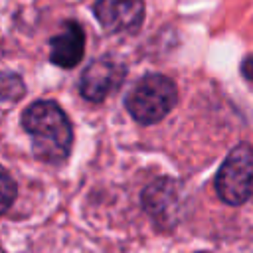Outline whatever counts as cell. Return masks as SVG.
Instances as JSON below:
<instances>
[{"mask_svg":"<svg viewBox=\"0 0 253 253\" xmlns=\"http://www.w3.org/2000/svg\"><path fill=\"white\" fill-rule=\"evenodd\" d=\"M22 125L30 132L34 154L49 164H59L71 150V125L65 113L51 101H38L22 115Z\"/></svg>","mask_w":253,"mask_h":253,"instance_id":"cell-1","label":"cell"},{"mask_svg":"<svg viewBox=\"0 0 253 253\" xmlns=\"http://www.w3.org/2000/svg\"><path fill=\"white\" fill-rule=\"evenodd\" d=\"M178 93L174 83L164 75H146L126 97L128 113L142 125H152L164 119L176 105Z\"/></svg>","mask_w":253,"mask_h":253,"instance_id":"cell-2","label":"cell"},{"mask_svg":"<svg viewBox=\"0 0 253 253\" xmlns=\"http://www.w3.org/2000/svg\"><path fill=\"white\" fill-rule=\"evenodd\" d=\"M215 190L229 206L249 200L253 192V148L249 144H237L227 154L215 176Z\"/></svg>","mask_w":253,"mask_h":253,"instance_id":"cell-3","label":"cell"},{"mask_svg":"<svg viewBox=\"0 0 253 253\" xmlns=\"http://www.w3.org/2000/svg\"><path fill=\"white\" fill-rule=\"evenodd\" d=\"M125 79V67L111 59V57H99L93 63L87 65V69L81 75V95L89 101H103L107 95L117 91Z\"/></svg>","mask_w":253,"mask_h":253,"instance_id":"cell-4","label":"cell"},{"mask_svg":"<svg viewBox=\"0 0 253 253\" xmlns=\"http://www.w3.org/2000/svg\"><path fill=\"white\" fill-rule=\"evenodd\" d=\"M95 16L107 32H132L142 24V0H97Z\"/></svg>","mask_w":253,"mask_h":253,"instance_id":"cell-5","label":"cell"},{"mask_svg":"<svg viewBox=\"0 0 253 253\" xmlns=\"http://www.w3.org/2000/svg\"><path fill=\"white\" fill-rule=\"evenodd\" d=\"M85 34L83 28L75 22H67L59 34H55L49 42V59L59 67H75L83 57Z\"/></svg>","mask_w":253,"mask_h":253,"instance_id":"cell-6","label":"cell"},{"mask_svg":"<svg viewBox=\"0 0 253 253\" xmlns=\"http://www.w3.org/2000/svg\"><path fill=\"white\" fill-rule=\"evenodd\" d=\"M178 188L172 180H156L144 192V208L160 223H172L178 210Z\"/></svg>","mask_w":253,"mask_h":253,"instance_id":"cell-7","label":"cell"},{"mask_svg":"<svg viewBox=\"0 0 253 253\" xmlns=\"http://www.w3.org/2000/svg\"><path fill=\"white\" fill-rule=\"evenodd\" d=\"M24 95V83L14 73H0V101H18Z\"/></svg>","mask_w":253,"mask_h":253,"instance_id":"cell-8","label":"cell"},{"mask_svg":"<svg viewBox=\"0 0 253 253\" xmlns=\"http://www.w3.org/2000/svg\"><path fill=\"white\" fill-rule=\"evenodd\" d=\"M14 198H16V184L12 176L4 168H0V213H4L12 206Z\"/></svg>","mask_w":253,"mask_h":253,"instance_id":"cell-9","label":"cell"},{"mask_svg":"<svg viewBox=\"0 0 253 253\" xmlns=\"http://www.w3.org/2000/svg\"><path fill=\"white\" fill-rule=\"evenodd\" d=\"M241 73H243L245 79H249V81L253 83V55H247V57L243 59V63H241Z\"/></svg>","mask_w":253,"mask_h":253,"instance_id":"cell-10","label":"cell"},{"mask_svg":"<svg viewBox=\"0 0 253 253\" xmlns=\"http://www.w3.org/2000/svg\"><path fill=\"white\" fill-rule=\"evenodd\" d=\"M0 253H4V249H2V247H0Z\"/></svg>","mask_w":253,"mask_h":253,"instance_id":"cell-11","label":"cell"}]
</instances>
